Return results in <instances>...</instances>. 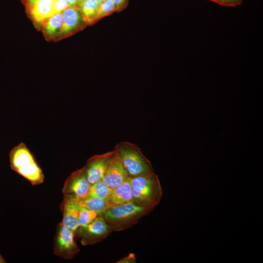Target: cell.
Masks as SVG:
<instances>
[{
    "mask_svg": "<svg viewBox=\"0 0 263 263\" xmlns=\"http://www.w3.org/2000/svg\"><path fill=\"white\" fill-rule=\"evenodd\" d=\"M133 202L153 209L160 202L163 190L158 176L152 173L135 177H129Z\"/></svg>",
    "mask_w": 263,
    "mask_h": 263,
    "instance_id": "6da1fadb",
    "label": "cell"
},
{
    "mask_svg": "<svg viewBox=\"0 0 263 263\" xmlns=\"http://www.w3.org/2000/svg\"><path fill=\"white\" fill-rule=\"evenodd\" d=\"M10 167L12 170L29 181L33 186L42 184L44 175L26 145L20 143L9 153Z\"/></svg>",
    "mask_w": 263,
    "mask_h": 263,
    "instance_id": "7a4b0ae2",
    "label": "cell"
},
{
    "mask_svg": "<svg viewBox=\"0 0 263 263\" xmlns=\"http://www.w3.org/2000/svg\"><path fill=\"white\" fill-rule=\"evenodd\" d=\"M152 210L130 202L109 208L103 217L113 231H120L133 226Z\"/></svg>",
    "mask_w": 263,
    "mask_h": 263,
    "instance_id": "3957f363",
    "label": "cell"
},
{
    "mask_svg": "<svg viewBox=\"0 0 263 263\" xmlns=\"http://www.w3.org/2000/svg\"><path fill=\"white\" fill-rule=\"evenodd\" d=\"M114 150L118 153L130 177L154 173L151 162L136 144L123 141L117 144Z\"/></svg>",
    "mask_w": 263,
    "mask_h": 263,
    "instance_id": "277c9868",
    "label": "cell"
},
{
    "mask_svg": "<svg viewBox=\"0 0 263 263\" xmlns=\"http://www.w3.org/2000/svg\"><path fill=\"white\" fill-rule=\"evenodd\" d=\"M113 231L103 215H100L88 225L80 226L75 234L80 238L81 244L86 246L102 241Z\"/></svg>",
    "mask_w": 263,
    "mask_h": 263,
    "instance_id": "5b68a950",
    "label": "cell"
},
{
    "mask_svg": "<svg viewBox=\"0 0 263 263\" xmlns=\"http://www.w3.org/2000/svg\"><path fill=\"white\" fill-rule=\"evenodd\" d=\"M75 235L61 223L58 224L53 245L54 253L56 256L71 260L79 253L80 249L74 240Z\"/></svg>",
    "mask_w": 263,
    "mask_h": 263,
    "instance_id": "8992f818",
    "label": "cell"
},
{
    "mask_svg": "<svg viewBox=\"0 0 263 263\" xmlns=\"http://www.w3.org/2000/svg\"><path fill=\"white\" fill-rule=\"evenodd\" d=\"M91 186L83 167L73 172L67 178L62 188L63 196L78 201L89 195Z\"/></svg>",
    "mask_w": 263,
    "mask_h": 263,
    "instance_id": "52a82bcc",
    "label": "cell"
},
{
    "mask_svg": "<svg viewBox=\"0 0 263 263\" xmlns=\"http://www.w3.org/2000/svg\"><path fill=\"white\" fill-rule=\"evenodd\" d=\"M129 177L118 153L113 150L102 180L111 188H113Z\"/></svg>",
    "mask_w": 263,
    "mask_h": 263,
    "instance_id": "ba28073f",
    "label": "cell"
},
{
    "mask_svg": "<svg viewBox=\"0 0 263 263\" xmlns=\"http://www.w3.org/2000/svg\"><path fill=\"white\" fill-rule=\"evenodd\" d=\"M113 150L89 158L84 166L88 181L91 185L102 179Z\"/></svg>",
    "mask_w": 263,
    "mask_h": 263,
    "instance_id": "9c48e42d",
    "label": "cell"
},
{
    "mask_svg": "<svg viewBox=\"0 0 263 263\" xmlns=\"http://www.w3.org/2000/svg\"><path fill=\"white\" fill-rule=\"evenodd\" d=\"M61 207L63 212L61 224L75 234L80 227L78 221L79 204L75 200L64 196Z\"/></svg>",
    "mask_w": 263,
    "mask_h": 263,
    "instance_id": "30bf717a",
    "label": "cell"
},
{
    "mask_svg": "<svg viewBox=\"0 0 263 263\" xmlns=\"http://www.w3.org/2000/svg\"><path fill=\"white\" fill-rule=\"evenodd\" d=\"M84 22L78 6H69L63 12V20L58 39L77 30Z\"/></svg>",
    "mask_w": 263,
    "mask_h": 263,
    "instance_id": "8fae6325",
    "label": "cell"
},
{
    "mask_svg": "<svg viewBox=\"0 0 263 263\" xmlns=\"http://www.w3.org/2000/svg\"><path fill=\"white\" fill-rule=\"evenodd\" d=\"M54 0H35L26 6L30 16L34 22L42 24L52 16Z\"/></svg>",
    "mask_w": 263,
    "mask_h": 263,
    "instance_id": "7c38bea8",
    "label": "cell"
},
{
    "mask_svg": "<svg viewBox=\"0 0 263 263\" xmlns=\"http://www.w3.org/2000/svg\"><path fill=\"white\" fill-rule=\"evenodd\" d=\"M107 201L110 208L133 202V195L129 177L119 186L112 188Z\"/></svg>",
    "mask_w": 263,
    "mask_h": 263,
    "instance_id": "4fadbf2b",
    "label": "cell"
},
{
    "mask_svg": "<svg viewBox=\"0 0 263 263\" xmlns=\"http://www.w3.org/2000/svg\"><path fill=\"white\" fill-rule=\"evenodd\" d=\"M63 20V12L52 15L42 24L44 36L49 39H53L58 36Z\"/></svg>",
    "mask_w": 263,
    "mask_h": 263,
    "instance_id": "5bb4252c",
    "label": "cell"
},
{
    "mask_svg": "<svg viewBox=\"0 0 263 263\" xmlns=\"http://www.w3.org/2000/svg\"><path fill=\"white\" fill-rule=\"evenodd\" d=\"M82 207L94 211L99 215H103L110 208L107 200L88 195L86 197L77 201Z\"/></svg>",
    "mask_w": 263,
    "mask_h": 263,
    "instance_id": "9a60e30c",
    "label": "cell"
},
{
    "mask_svg": "<svg viewBox=\"0 0 263 263\" xmlns=\"http://www.w3.org/2000/svg\"><path fill=\"white\" fill-rule=\"evenodd\" d=\"M99 5L97 0H84L77 5L85 23L91 24L96 21Z\"/></svg>",
    "mask_w": 263,
    "mask_h": 263,
    "instance_id": "2e32d148",
    "label": "cell"
},
{
    "mask_svg": "<svg viewBox=\"0 0 263 263\" xmlns=\"http://www.w3.org/2000/svg\"><path fill=\"white\" fill-rule=\"evenodd\" d=\"M112 189V188L101 180L91 185L89 195L107 200Z\"/></svg>",
    "mask_w": 263,
    "mask_h": 263,
    "instance_id": "e0dca14e",
    "label": "cell"
},
{
    "mask_svg": "<svg viewBox=\"0 0 263 263\" xmlns=\"http://www.w3.org/2000/svg\"><path fill=\"white\" fill-rule=\"evenodd\" d=\"M98 216L100 215L96 212L87 209L79 205L78 221L80 226H85L88 225Z\"/></svg>",
    "mask_w": 263,
    "mask_h": 263,
    "instance_id": "ac0fdd59",
    "label": "cell"
},
{
    "mask_svg": "<svg viewBox=\"0 0 263 263\" xmlns=\"http://www.w3.org/2000/svg\"><path fill=\"white\" fill-rule=\"evenodd\" d=\"M116 11L113 0H106L100 3L96 20L108 16Z\"/></svg>",
    "mask_w": 263,
    "mask_h": 263,
    "instance_id": "d6986e66",
    "label": "cell"
},
{
    "mask_svg": "<svg viewBox=\"0 0 263 263\" xmlns=\"http://www.w3.org/2000/svg\"><path fill=\"white\" fill-rule=\"evenodd\" d=\"M69 6L68 0H54L52 16L63 12Z\"/></svg>",
    "mask_w": 263,
    "mask_h": 263,
    "instance_id": "ffe728a7",
    "label": "cell"
},
{
    "mask_svg": "<svg viewBox=\"0 0 263 263\" xmlns=\"http://www.w3.org/2000/svg\"><path fill=\"white\" fill-rule=\"evenodd\" d=\"M136 262L135 256L133 253H130L127 256L120 260L117 263H135Z\"/></svg>",
    "mask_w": 263,
    "mask_h": 263,
    "instance_id": "44dd1931",
    "label": "cell"
},
{
    "mask_svg": "<svg viewBox=\"0 0 263 263\" xmlns=\"http://www.w3.org/2000/svg\"><path fill=\"white\" fill-rule=\"evenodd\" d=\"M116 11L123 10L127 5L128 0H113Z\"/></svg>",
    "mask_w": 263,
    "mask_h": 263,
    "instance_id": "7402d4cb",
    "label": "cell"
},
{
    "mask_svg": "<svg viewBox=\"0 0 263 263\" xmlns=\"http://www.w3.org/2000/svg\"><path fill=\"white\" fill-rule=\"evenodd\" d=\"M78 0H68L69 6H76Z\"/></svg>",
    "mask_w": 263,
    "mask_h": 263,
    "instance_id": "603a6c76",
    "label": "cell"
},
{
    "mask_svg": "<svg viewBox=\"0 0 263 263\" xmlns=\"http://www.w3.org/2000/svg\"><path fill=\"white\" fill-rule=\"evenodd\" d=\"M6 260L4 259L3 256L0 254V263H5Z\"/></svg>",
    "mask_w": 263,
    "mask_h": 263,
    "instance_id": "cb8c5ba5",
    "label": "cell"
},
{
    "mask_svg": "<svg viewBox=\"0 0 263 263\" xmlns=\"http://www.w3.org/2000/svg\"><path fill=\"white\" fill-rule=\"evenodd\" d=\"M84 0H78L77 1V5H78V4H79L80 2H81L82 1H83Z\"/></svg>",
    "mask_w": 263,
    "mask_h": 263,
    "instance_id": "d4e9b609",
    "label": "cell"
},
{
    "mask_svg": "<svg viewBox=\"0 0 263 263\" xmlns=\"http://www.w3.org/2000/svg\"><path fill=\"white\" fill-rule=\"evenodd\" d=\"M100 3L106 0H97Z\"/></svg>",
    "mask_w": 263,
    "mask_h": 263,
    "instance_id": "484cf974",
    "label": "cell"
}]
</instances>
